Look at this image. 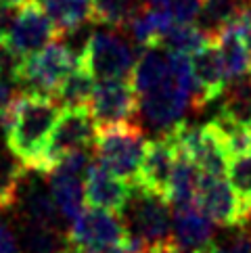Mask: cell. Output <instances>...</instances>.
<instances>
[{"label":"cell","instance_id":"8","mask_svg":"<svg viewBox=\"0 0 251 253\" xmlns=\"http://www.w3.org/2000/svg\"><path fill=\"white\" fill-rule=\"evenodd\" d=\"M130 211V232L140 237L151 249L159 243L172 241V203L166 197L134 188Z\"/></svg>","mask_w":251,"mask_h":253},{"label":"cell","instance_id":"2","mask_svg":"<svg viewBox=\"0 0 251 253\" xmlns=\"http://www.w3.org/2000/svg\"><path fill=\"white\" fill-rule=\"evenodd\" d=\"M147 142L149 140L145 138V132L136 122L103 126L98 128L92 144L94 159L103 164L111 174L134 186L138 180Z\"/></svg>","mask_w":251,"mask_h":253},{"label":"cell","instance_id":"32","mask_svg":"<svg viewBox=\"0 0 251 253\" xmlns=\"http://www.w3.org/2000/svg\"><path fill=\"white\" fill-rule=\"evenodd\" d=\"M15 11V4H11L8 0H0V36H8V32H11V25L17 17Z\"/></svg>","mask_w":251,"mask_h":253},{"label":"cell","instance_id":"3","mask_svg":"<svg viewBox=\"0 0 251 253\" xmlns=\"http://www.w3.org/2000/svg\"><path fill=\"white\" fill-rule=\"evenodd\" d=\"M80 65V57L74 55L67 44L50 42L40 52L25 57V63L17 76L21 90L28 94H40L55 98L59 86L71 71Z\"/></svg>","mask_w":251,"mask_h":253},{"label":"cell","instance_id":"5","mask_svg":"<svg viewBox=\"0 0 251 253\" xmlns=\"http://www.w3.org/2000/svg\"><path fill=\"white\" fill-rule=\"evenodd\" d=\"M130 228L120 213L101 207H88L71 222L67 243L76 253H107L118 243L126 241Z\"/></svg>","mask_w":251,"mask_h":253},{"label":"cell","instance_id":"17","mask_svg":"<svg viewBox=\"0 0 251 253\" xmlns=\"http://www.w3.org/2000/svg\"><path fill=\"white\" fill-rule=\"evenodd\" d=\"M172 25H174V19L167 11L153 8L142 2V6L134 13L130 23L126 25V30H130L132 40L140 48H159L161 40H164V36Z\"/></svg>","mask_w":251,"mask_h":253},{"label":"cell","instance_id":"36","mask_svg":"<svg viewBox=\"0 0 251 253\" xmlns=\"http://www.w3.org/2000/svg\"><path fill=\"white\" fill-rule=\"evenodd\" d=\"M8 2H11V4H15L17 8H19V6H23V4H28L30 0H8Z\"/></svg>","mask_w":251,"mask_h":253},{"label":"cell","instance_id":"10","mask_svg":"<svg viewBox=\"0 0 251 253\" xmlns=\"http://www.w3.org/2000/svg\"><path fill=\"white\" fill-rule=\"evenodd\" d=\"M193 63V80H195V92H193V111L203 109L211 101H218L228 86V74L224 67V61L220 55L218 42L211 40L191 55Z\"/></svg>","mask_w":251,"mask_h":253},{"label":"cell","instance_id":"13","mask_svg":"<svg viewBox=\"0 0 251 253\" xmlns=\"http://www.w3.org/2000/svg\"><path fill=\"white\" fill-rule=\"evenodd\" d=\"M84 186H86V203H90V207H101V210L115 213H124L128 210L134 195V186L130 182L111 174L96 159L88 168Z\"/></svg>","mask_w":251,"mask_h":253},{"label":"cell","instance_id":"31","mask_svg":"<svg viewBox=\"0 0 251 253\" xmlns=\"http://www.w3.org/2000/svg\"><path fill=\"white\" fill-rule=\"evenodd\" d=\"M0 253H23L19 237L6 224H0Z\"/></svg>","mask_w":251,"mask_h":253},{"label":"cell","instance_id":"7","mask_svg":"<svg viewBox=\"0 0 251 253\" xmlns=\"http://www.w3.org/2000/svg\"><path fill=\"white\" fill-rule=\"evenodd\" d=\"M94 124L98 128L115 124H132L140 115V98L132 80H105L88 103Z\"/></svg>","mask_w":251,"mask_h":253},{"label":"cell","instance_id":"9","mask_svg":"<svg viewBox=\"0 0 251 253\" xmlns=\"http://www.w3.org/2000/svg\"><path fill=\"white\" fill-rule=\"evenodd\" d=\"M176 159H178V149L167 134H159L157 138L149 140L134 188L167 199Z\"/></svg>","mask_w":251,"mask_h":253},{"label":"cell","instance_id":"22","mask_svg":"<svg viewBox=\"0 0 251 253\" xmlns=\"http://www.w3.org/2000/svg\"><path fill=\"white\" fill-rule=\"evenodd\" d=\"M218 113L237 124L251 126V74L226 86Z\"/></svg>","mask_w":251,"mask_h":253},{"label":"cell","instance_id":"18","mask_svg":"<svg viewBox=\"0 0 251 253\" xmlns=\"http://www.w3.org/2000/svg\"><path fill=\"white\" fill-rule=\"evenodd\" d=\"M218 48L228 74V82H235L251 74V52L245 44L243 30L237 23H230L218 34Z\"/></svg>","mask_w":251,"mask_h":253},{"label":"cell","instance_id":"4","mask_svg":"<svg viewBox=\"0 0 251 253\" xmlns=\"http://www.w3.org/2000/svg\"><path fill=\"white\" fill-rule=\"evenodd\" d=\"M98 132V126L94 124L88 107H80V109H63L59 120L55 124V128L50 132L48 144L44 149V155L38 161L34 171L40 174H50L61 159H65L67 155L76 151L88 149L94 144Z\"/></svg>","mask_w":251,"mask_h":253},{"label":"cell","instance_id":"24","mask_svg":"<svg viewBox=\"0 0 251 253\" xmlns=\"http://www.w3.org/2000/svg\"><path fill=\"white\" fill-rule=\"evenodd\" d=\"M23 220L25 222H36L44 226H52V228H61V218L55 199L50 193H46L40 186L28 188V193L23 195Z\"/></svg>","mask_w":251,"mask_h":253},{"label":"cell","instance_id":"15","mask_svg":"<svg viewBox=\"0 0 251 253\" xmlns=\"http://www.w3.org/2000/svg\"><path fill=\"white\" fill-rule=\"evenodd\" d=\"M46 13L61 34H74L88 23H98L96 0H34Z\"/></svg>","mask_w":251,"mask_h":253},{"label":"cell","instance_id":"35","mask_svg":"<svg viewBox=\"0 0 251 253\" xmlns=\"http://www.w3.org/2000/svg\"><path fill=\"white\" fill-rule=\"evenodd\" d=\"M243 38H245V44H247V48H249V52H251V25L243 30Z\"/></svg>","mask_w":251,"mask_h":253},{"label":"cell","instance_id":"11","mask_svg":"<svg viewBox=\"0 0 251 253\" xmlns=\"http://www.w3.org/2000/svg\"><path fill=\"white\" fill-rule=\"evenodd\" d=\"M195 203L209 215L213 224L235 226V228H241V226L247 224L243 205L237 199L232 186L224 180V176L201 174Z\"/></svg>","mask_w":251,"mask_h":253},{"label":"cell","instance_id":"21","mask_svg":"<svg viewBox=\"0 0 251 253\" xmlns=\"http://www.w3.org/2000/svg\"><path fill=\"white\" fill-rule=\"evenodd\" d=\"M19 243L23 253H63L69 245L61 228H52V226L36 222L23 224Z\"/></svg>","mask_w":251,"mask_h":253},{"label":"cell","instance_id":"30","mask_svg":"<svg viewBox=\"0 0 251 253\" xmlns=\"http://www.w3.org/2000/svg\"><path fill=\"white\" fill-rule=\"evenodd\" d=\"M205 253H251V224L241 226V232L235 239H230L222 245H211L205 249Z\"/></svg>","mask_w":251,"mask_h":253},{"label":"cell","instance_id":"14","mask_svg":"<svg viewBox=\"0 0 251 253\" xmlns=\"http://www.w3.org/2000/svg\"><path fill=\"white\" fill-rule=\"evenodd\" d=\"M172 241L186 249L205 251L213 243V222L197 203L174 207Z\"/></svg>","mask_w":251,"mask_h":253},{"label":"cell","instance_id":"34","mask_svg":"<svg viewBox=\"0 0 251 253\" xmlns=\"http://www.w3.org/2000/svg\"><path fill=\"white\" fill-rule=\"evenodd\" d=\"M145 4L153 6V8H161V11H167V0H145Z\"/></svg>","mask_w":251,"mask_h":253},{"label":"cell","instance_id":"19","mask_svg":"<svg viewBox=\"0 0 251 253\" xmlns=\"http://www.w3.org/2000/svg\"><path fill=\"white\" fill-rule=\"evenodd\" d=\"M199 180H201V169L197 168V164L191 157H186L184 153H178L172 184H169V197H167L172 207L193 205L197 199Z\"/></svg>","mask_w":251,"mask_h":253},{"label":"cell","instance_id":"37","mask_svg":"<svg viewBox=\"0 0 251 253\" xmlns=\"http://www.w3.org/2000/svg\"><path fill=\"white\" fill-rule=\"evenodd\" d=\"M249 134H251V126H249Z\"/></svg>","mask_w":251,"mask_h":253},{"label":"cell","instance_id":"12","mask_svg":"<svg viewBox=\"0 0 251 253\" xmlns=\"http://www.w3.org/2000/svg\"><path fill=\"white\" fill-rule=\"evenodd\" d=\"M55 38H59L57 25L38 2L30 0L28 4L19 6V13L8 32V40L19 48L21 55L32 57L50 42H55Z\"/></svg>","mask_w":251,"mask_h":253},{"label":"cell","instance_id":"23","mask_svg":"<svg viewBox=\"0 0 251 253\" xmlns=\"http://www.w3.org/2000/svg\"><path fill=\"white\" fill-rule=\"evenodd\" d=\"M241 6H243V0H203L197 25L211 38H218V34L239 17Z\"/></svg>","mask_w":251,"mask_h":253},{"label":"cell","instance_id":"25","mask_svg":"<svg viewBox=\"0 0 251 253\" xmlns=\"http://www.w3.org/2000/svg\"><path fill=\"white\" fill-rule=\"evenodd\" d=\"M211 38L209 34H205L197 23H176L167 30V34L161 40L159 48H166L169 52H182V55H195L205 44H209Z\"/></svg>","mask_w":251,"mask_h":253},{"label":"cell","instance_id":"26","mask_svg":"<svg viewBox=\"0 0 251 253\" xmlns=\"http://www.w3.org/2000/svg\"><path fill=\"white\" fill-rule=\"evenodd\" d=\"M228 184L232 186L237 199L243 205V211L247 215V222L251 218V151L232 155L226 169Z\"/></svg>","mask_w":251,"mask_h":253},{"label":"cell","instance_id":"33","mask_svg":"<svg viewBox=\"0 0 251 253\" xmlns=\"http://www.w3.org/2000/svg\"><path fill=\"white\" fill-rule=\"evenodd\" d=\"M149 253H205V251H199V249H186L182 245H178L174 241H166V243H159V245L151 247Z\"/></svg>","mask_w":251,"mask_h":253},{"label":"cell","instance_id":"27","mask_svg":"<svg viewBox=\"0 0 251 253\" xmlns=\"http://www.w3.org/2000/svg\"><path fill=\"white\" fill-rule=\"evenodd\" d=\"M142 6L140 0H96L98 23L111 25V28L126 30L134 13Z\"/></svg>","mask_w":251,"mask_h":253},{"label":"cell","instance_id":"28","mask_svg":"<svg viewBox=\"0 0 251 253\" xmlns=\"http://www.w3.org/2000/svg\"><path fill=\"white\" fill-rule=\"evenodd\" d=\"M23 63L25 55H21L19 48L8 40V36H0V76L17 80Z\"/></svg>","mask_w":251,"mask_h":253},{"label":"cell","instance_id":"6","mask_svg":"<svg viewBox=\"0 0 251 253\" xmlns=\"http://www.w3.org/2000/svg\"><path fill=\"white\" fill-rule=\"evenodd\" d=\"M80 65L86 67L92 74V78H98L101 82L105 80H132L136 59L122 36L109 34V32H96L90 34L86 40L82 55H80Z\"/></svg>","mask_w":251,"mask_h":253},{"label":"cell","instance_id":"16","mask_svg":"<svg viewBox=\"0 0 251 253\" xmlns=\"http://www.w3.org/2000/svg\"><path fill=\"white\" fill-rule=\"evenodd\" d=\"M46 176H48L50 195L55 199L59 213L65 220L74 222L84 211V203H86V186L82 176L71 174V171H65L61 168H55Z\"/></svg>","mask_w":251,"mask_h":253},{"label":"cell","instance_id":"1","mask_svg":"<svg viewBox=\"0 0 251 253\" xmlns=\"http://www.w3.org/2000/svg\"><path fill=\"white\" fill-rule=\"evenodd\" d=\"M61 111L55 98L23 92L4 120L6 147L28 169H36L42 159Z\"/></svg>","mask_w":251,"mask_h":253},{"label":"cell","instance_id":"20","mask_svg":"<svg viewBox=\"0 0 251 253\" xmlns=\"http://www.w3.org/2000/svg\"><path fill=\"white\" fill-rule=\"evenodd\" d=\"M94 78L86 67L78 65L71 74L63 80L59 86L55 101L61 105V109H80V107H88L94 92Z\"/></svg>","mask_w":251,"mask_h":253},{"label":"cell","instance_id":"29","mask_svg":"<svg viewBox=\"0 0 251 253\" xmlns=\"http://www.w3.org/2000/svg\"><path fill=\"white\" fill-rule=\"evenodd\" d=\"M203 0H167V13L176 23H197Z\"/></svg>","mask_w":251,"mask_h":253}]
</instances>
